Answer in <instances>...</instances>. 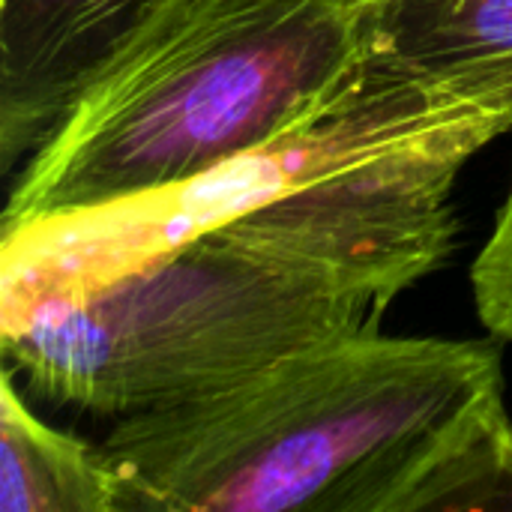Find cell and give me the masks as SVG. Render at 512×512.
Masks as SVG:
<instances>
[{
    "label": "cell",
    "instance_id": "1",
    "mask_svg": "<svg viewBox=\"0 0 512 512\" xmlns=\"http://www.w3.org/2000/svg\"><path fill=\"white\" fill-rule=\"evenodd\" d=\"M498 399V348L372 324L225 393L117 420L99 447L123 512H378L438 435Z\"/></svg>",
    "mask_w": 512,
    "mask_h": 512
},
{
    "label": "cell",
    "instance_id": "2",
    "mask_svg": "<svg viewBox=\"0 0 512 512\" xmlns=\"http://www.w3.org/2000/svg\"><path fill=\"white\" fill-rule=\"evenodd\" d=\"M381 0H165L21 162L3 225L192 180L330 102Z\"/></svg>",
    "mask_w": 512,
    "mask_h": 512
},
{
    "label": "cell",
    "instance_id": "3",
    "mask_svg": "<svg viewBox=\"0 0 512 512\" xmlns=\"http://www.w3.org/2000/svg\"><path fill=\"white\" fill-rule=\"evenodd\" d=\"M387 306L201 234L0 327V351L39 402L126 420L225 393L285 354L378 324Z\"/></svg>",
    "mask_w": 512,
    "mask_h": 512
},
{
    "label": "cell",
    "instance_id": "4",
    "mask_svg": "<svg viewBox=\"0 0 512 512\" xmlns=\"http://www.w3.org/2000/svg\"><path fill=\"white\" fill-rule=\"evenodd\" d=\"M492 99H512V69L429 72L378 45L330 102L249 153L174 186L3 225L0 327Z\"/></svg>",
    "mask_w": 512,
    "mask_h": 512
},
{
    "label": "cell",
    "instance_id": "5",
    "mask_svg": "<svg viewBox=\"0 0 512 512\" xmlns=\"http://www.w3.org/2000/svg\"><path fill=\"white\" fill-rule=\"evenodd\" d=\"M165 0H0V168L24 162Z\"/></svg>",
    "mask_w": 512,
    "mask_h": 512
},
{
    "label": "cell",
    "instance_id": "6",
    "mask_svg": "<svg viewBox=\"0 0 512 512\" xmlns=\"http://www.w3.org/2000/svg\"><path fill=\"white\" fill-rule=\"evenodd\" d=\"M0 512H123V486L102 447L42 423L3 369Z\"/></svg>",
    "mask_w": 512,
    "mask_h": 512
},
{
    "label": "cell",
    "instance_id": "7",
    "mask_svg": "<svg viewBox=\"0 0 512 512\" xmlns=\"http://www.w3.org/2000/svg\"><path fill=\"white\" fill-rule=\"evenodd\" d=\"M512 510V417L504 399L438 435L387 489L378 512Z\"/></svg>",
    "mask_w": 512,
    "mask_h": 512
},
{
    "label": "cell",
    "instance_id": "8",
    "mask_svg": "<svg viewBox=\"0 0 512 512\" xmlns=\"http://www.w3.org/2000/svg\"><path fill=\"white\" fill-rule=\"evenodd\" d=\"M378 36L429 72L512 69V0H381Z\"/></svg>",
    "mask_w": 512,
    "mask_h": 512
},
{
    "label": "cell",
    "instance_id": "9",
    "mask_svg": "<svg viewBox=\"0 0 512 512\" xmlns=\"http://www.w3.org/2000/svg\"><path fill=\"white\" fill-rule=\"evenodd\" d=\"M474 297L483 324L498 339L512 342V189L489 243L474 261Z\"/></svg>",
    "mask_w": 512,
    "mask_h": 512
}]
</instances>
